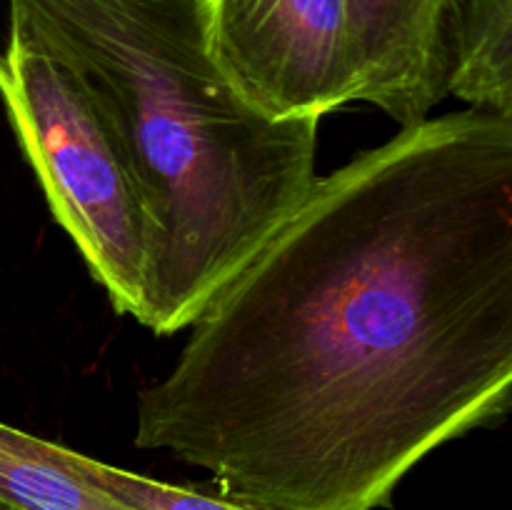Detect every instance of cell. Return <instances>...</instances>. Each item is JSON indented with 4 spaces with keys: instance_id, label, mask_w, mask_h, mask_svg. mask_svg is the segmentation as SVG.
Returning a JSON list of instances; mask_svg holds the SVG:
<instances>
[{
    "instance_id": "ba28073f",
    "label": "cell",
    "mask_w": 512,
    "mask_h": 510,
    "mask_svg": "<svg viewBox=\"0 0 512 510\" xmlns=\"http://www.w3.org/2000/svg\"><path fill=\"white\" fill-rule=\"evenodd\" d=\"M60 455L65 463L75 470L83 480L93 483L95 488L105 490L108 495L118 498L120 503L130 505L135 510H253L243 503L223 498V495L200 493L195 488L183 485H168L160 480L145 478V475L130 473V470L115 468V465L100 463L83 453L63 448Z\"/></svg>"
},
{
    "instance_id": "277c9868",
    "label": "cell",
    "mask_w": 512,
    "mask_h": 510,
    "mask_svg": "<svg viewBox=\"0 0 512 510\" xmlns=\"http://www.w3.org/2000/svg\"><path fill=\"white\" fill-rule=\"evenodd\" d=\"M215 63L258 113L320 120L365 103V70L345 0H208Z\"/></svg>"
},
{
    "instance_id": "3957f363",
    "label": "cell",
    "mask_w": 512,
    "mask_h": 510,
    "mask_svg": "<svg viewBox=\"0 0 512 510\" xmlns=\"http://www.w3.org/2000/svg\"><path fill=\"white\" fill-rule=\"evenodd\" d=\"M0 100L53 218L73 238L113 308L138 320L150 265L138 185L73 65L13 13L0 53Z\"/></svg>"
},
{
    "instance_id": "7a4b0ae2",
    "label": "cell",
    "mask_w": 512,
    "mask_h": 510,
    "mask_svg": "<svg viewBox=\"0 0 512 510\" xmlns=\"http://www.w3.org/2000/svg\"><path fill=\"white\" fill-rule=\"evenodd\" d=\"M68 60L118 140L148 218L138 323L190 328L298 210L320 120H273L215 63L208 0H8Z\"/></svg>"
},
{
    "instance_id": "8992f818",
    "label": "cell",
    "mask_w": 512,
    "mask_h": 510,
    "mask_svg": "<svg viewBox=\"0 0 512 510\" xmlns=\"http://www.w3.org/2000/svg\"><path fill=\"white\" fill-rule=\"evenodd\" d=\"M445 95L512 118V0H450Z\"/></svg>"
},
{
    "instance_id": "6da1fadb",
    "label": "cell",
    "mask_w": 512,
    "mask_h": 510,
    "mask_svg": "<svg viewBox=\"0 0 512 510\" xmlns=\"http://www.w3.org/2000/svg\"><path fill=\"white\" fill-rule=\"evenodd\" d=\"M140 390L135 445L253 510L388 508L512 403V118L400 128L315 180Z\"/></svg>"
},
{
    "instance_id": "52a82bcc",
    "label": "cell",
    "mask_w": 512,
    "mask_h": 510,
    "mask_svg": "<svg viewBox=\"0 0 512 510\" xmlns=\"http://www.w3.org/2000/svg\"><path fill=\"white\" fill-rule=\"evenodd\" d=\"M0 510H135L80 478L58 443L0 423Z\"/></svg>"
},
{
    "instance_id": "5b68a950",
    "label": "cell",
    "mask_w": 512,
    "mask_h": 510,
    "mask_svg": "<svg viewBox=\"0 0 512 510\" xmlns=\"http://www.w3.org/2000/svg\"><path fill=\"white\" fill-rule=\"evenodd\" d=\"M365 70V103L400 128L423 123L445 98L450 0H345Z\"/></svg>"
}]
</instances>
